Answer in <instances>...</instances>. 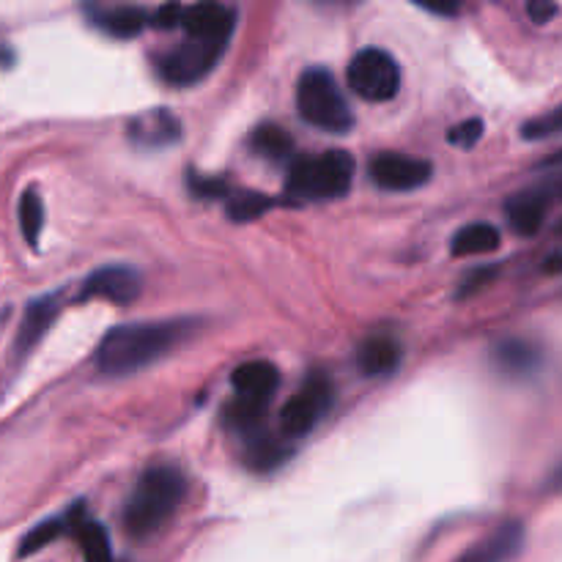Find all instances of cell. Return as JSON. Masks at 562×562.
<instances>
[{
	"instance_id": "3",
	"label": "cell",
	"mask_w": 562,
	"mask_h": 562,
	"mask_svg": "<svg viewBox=\"0 0 562 562\" xmlns=\"http://www.w3.org/2000/svg\"><path fill=\"white\" fill-rule=\"evenodd\" d=\"M355 168V157L340 148L296 157L289 168L285 192L296 201H335L351 190Z\"/></svg>"
},
{
	"instance_id": "9",
	"label": "cell",
	"mask_w": 562,
	"mask_h": 562,
	"mask_svg": "<svg viewBox=\"0 0 562 562\" xmlns=\"http://www.w3.org/2000/svg\"><path fill=\"white\" fill-rule=\"evenodd\" d=\"M143 278L132 267H104L97 269L91 278L82 283L80 296L86 300H108L115 305H130L140 296Z\"/></svg>"
},
{
	"instance_id": "7",
	"label": "cell",
	"mask_w": 562,
	"mask_h": 562,
	"mask_svg": "<svg viewBox=\"0 0 562 562\" xmlns=\"http://www.w3.org/2000/svg\"><path fill=\"white\" fill-rule=\"evenodd\" d=\"M349 86L366 102H390L401 91L398 60L384 49H362L349 64Z\"/></svg>"
},
{
	"instance_id": "11",
	"label": "cell",
	"mask_w": 562,
	"mask_h": 562,
	"mask_svg": "<svg viewBox=\"0 0 562 562\" xmlns=\"http://www.w3.org/2000/svg\"><path fill=\"white\" fill-rule=\"evenodd\" d=\"M187 36L190 38H228L236 25V11L223 3H195L187 5L181 16Z\"/></svg>"
},
{
	"instance_id": "18",
	"label": "cell",
	"mask_w": 562,
	"mask_h": 562,
	"mask_svg": "<svg viewBox=\"0 0 562 562\" xmlns=\"http://www.w3.org/2000/svg\"><path fill=\"white\" fill-rule=\"evenodd\" d=\"M80 514L82 510L77 508L75 516H69V521H66V530L75 536L82 558H86V562H113L108 530H104L99 521L86 519V516H80Z\"/></svg>"
},
{
	"instance_id": "21",
	"label": "cell",
	"mask_w": 562,
	"mask_h": 562,
	"mask_svg": "<svg viewBox=\"0 0 562 562\" xmlns=\"http://www.w3.org/2000/svg\"><path fill=\"white\" fill-rule=\"evenodd\" d=\"M97 22L110 33V36L132 38L148 25V14L140 5H115V9L102 11V14L97 16Z\"/></svg>"
},
{
	"instance_id": "23",
	"label": "cell",
	"mask_w": 562,
	"mask_h": 562,
	"mask_svg": "<svg viewBox=\"0 0 562 562\" xmlns=\"http://www.w3.org/2000/svg\"><path fill=\"white\" fill-rule=\"evenodd\" d=\"M272 206H278V201L261 195V192H236L234 198H228V217L234 223H250V220H258Z\"/></svg>"
},
{
	"instance_id": "16",
	"label": "cell",
	"mask_w": 562,
	"mask_h": 562,
	"mask_svg": "<svg viewBox=\"0 0 562 562\" xmlns=\"http://www.w3.org/2000/svg\"><path fill=\"white\" fill-rule=\"evenodd\" d=\"M130 137L140 146H168L181 137V124L168 110H148L130 121Z\"/></svg>"
},
{
	"instance_id": "8",
	"label": "cell",
	"mask_w": 562,
	"mask_h": 562,
	"mask_svg": "<svg viewBox=\"0 0 562 562\" xmlns=\"http://www.w3.org/2000/svg\"><path fill=\"white\" fill-rule=\"evenodd\" d=\"M434 176V168L428 159L406 157V154L382 151L371 159V179L382 190L409 192L417 187L428 184Z\"/></svg>"
},
{
	"instance_id": "17",
	"label": "cell",
	"mask_w": 562,
	"mask_h": 562,
	"mask_svg": "<svg viewBox=\"0 0 562 562\" xmlns=\"http://www.w3.org/2000/svg\"><path fill=\"white\" fill-rule=\"evenodd\" d=\"M58 311H60V305L55 296H42V300H33L31 305H27L25 316H22L20 329H16L14 349L20 351V355H27V351H31L33 346H36L38 340L47 335V329L53 327Z\"/></svg>"
},
{
	"instance_id": "6",
	"label": "cell",
	"mask_w": 562,
	"mask_h": 562,
	"mask_svg": "<svg viewBox=\"0 0 562 562\" xmlns=\"http://www.w3.org/2000/svg\"><path fill=\"white\" fill-rule=\"evenodd\" d=\"M228 38H190L187 36L179 47L159 58L157 69L170 86H195L223 58Z\"/></svg>"
},
{
	"instance_id": "13",
	"label": "cell",
	"mask_w": 562,
	"mask_h": 562,
	"mask_svg": "<svg viewBox=\"0 0 562 562\" xmlns=\"http://www.w3.org/2000/svg\"><path fill=\"white\" fill-rule=\"evenodd\" d=\"M401 357H404V351L393 335H371L357 349V368H360L362 376L382 379L395 373V368L401 366Z\"/></svg>"
},
{
	"instance_id": "22",
	"label": "cell",
	"mask_w": 562,
	"mask_h": 562,
	"mask_svg": "<svg viewBox=\"0 0 562 562\" xmlns=\"http://www.w3.org/2000/svg\"><path fill=\"white\" fill-rule=\"evenodd\" d=\"M250 146L256 148V154H261V157L280 162V159H289L291 151H294V137L278 124H261L252 130Z\"/></svg>"
},
{
	"instance_id": "34",
	"label": "cell",
	"mask_w": 562,
	"mask_h": 562,
	"mask_svg": "<svg viewBox=\"0 0 562 562\" xmlns=\"http://www.w3.org/2000/svg\"><path fill=\"white\" fill-rule=\"evenodd\" d=\"M541 165H543V168H558V165H562V148H560V151H554L552 157L543 159Z\"/></svg>"
},
{
	"instance_id": "2",
	"label": "cell",
	"mask_w": 562,
	"mask_h": 562,
	"mask_svg": "<svg viewBox=\"0 0 562 562\" xmlns=\"http://www.w3.org/2000/svg\"><path fill=\"white\" fill-rule=\"evenodd\" d=\"M187 497V477L176 467L157 464L146 470L132 488L124 508V527L132 538L143 541L168 525Z\"/></svg>"
},
{
	"instance_id": "26",
	"label": "cell",
	"mask_w": 562,
	"mask_h": 562,
	"mask_svg": "<svg viewBox=\"0 0 562 562\" xmlns=\"http://www.w3.org/2000/svg\"><path fill=\"white\" fill-rule=\"evenodd\" d=\"M60 532H66L64 519H49V521H42V525H36L25 538H22L20 558H27V554H36L38 549L49 547L55 538H60Z\"/></svg>"
},
{
	"instance_id": "24",
	"label": "cell",
	"mask_w": 562,
	"mask_h": 562,
	"mask_svg": "<svg viewBox=\"0 0 562 562\" xmlns=\"http://www.w3.org/2000/svg\"><path fill=\"white\" fill-rule=\"evenodd\" d=\"M285 450H283V439H272V437H252L250 439V450H247V464L258 472H267L272 467L283 464Z\"/></svg>"
},
{
	"instance_id": "14",
	"label": "cell",
	"mask_w": 562,
	"mask_h": 562,
	"mask_svg": "<svg viewBox=\"0 0 562 562\" xmlns=\"http://www.w3.org/2000/svg\"><path fill=\"white\" fill-rule=\"evenodd\" d=\"M231 384H234L236 395L252 401H263L269 404L280 384V371L267 360H250L241 362L234 373H231Z\"/></svg>"
},
{
	"instance_id": "4",
	"label": "cell",
	"mask_w": 562,
	"mask_h": 562,
	"mask_svg": "<svg viewBox=\"0 0 562 562\" xmlns=\"http://www.w3.org/2000/svg\"><path fill=\"white\" fill-rule=\"evenodd\" d=\"M296 110L311 126L333 135H344L355 126V113L346 102L335 77L322 66L302 71L296 82Z\"/></svg>"
},
{
	"instance_id": "28",
	"label": "cell",
	"mask_w": 562,
	"mask_h": 562,
	"mask_svg": "<svg viewBox=\"0 0 562 562\" xmlns=\"http://www.w3.org/2000/svg\"><path fill=\"white\" fill-rule=\"evenodd\" d=\"M483 137V121L481 119H470V121H461L450 130L448 140L459 148H472L477 140Z\"/></svg>"
},
{
	"instance_id": "27",
	"label": "cell",
	"mask_w": 562,
	"mask_h": 562,
	"mask_svg": "<svg viewBox=\"0 0 562 562\" xmlns=\"http://www.w3.org/2000/svg\"><path fill=\"white\" fill-rule=\"evenodd\" d=\"M562 132V104H558L554 110H549V113L538 115V119L527 121L525 126H521V137L525 140H547V137H554Z\"/></svg>"
},
{
	"instance_id": "10",
	"label": "cell",
	"mask_w": 562,
	"mask_h": 562,
	"mask_svg": "<svg viewBox=\"0 0 562 562\" xmlns=\"http://www.w3.org/2000/svg\"><path fill=\"white\" fill-rule=\"evenodd\" d=\"M521 547H525V525L521 521H505L492 536L467 549L456 562H510L521 552Z\"/></svg>"
},
{
	"instance_id": "29",
	"label": "cell",
	"mask_w": 562,
	"mask_h": 562,
	"mask_svg": "<svg viewBox=\"0 0 562 562\" xmlns=\"http://www.w3.org/2000/svg\"><path fill=\"white\" fill-rule=\"evenodd\" d=\"M494 278H497V269H494V267H481V269H475V272H470L464 278V283H461L459 300H467V296H472V294H477V291H483L488 283H492Z\"/></svg>"
},
{
	"instance_id": "5",
	"label": "cell",
	"mask_w": 562,
	"mask_h": 562,
	"mask_svg": "<svg viewBox=\"0 0 562 562\" xmlns=\"http://www.w3.org/2000/svg\"><path fill=\"white\" fill-rule=\"evenodd\" d=\"M335 384L324 371H313L302 387L285 401L280 409V434L285 439H300L318 426L324 415L333 409Z\"/></svg>"
},
{
	"instance_id": "15",
	"label": "cell",
	"mask_w": 562,
	"mask_h": 562,
	"mask_svg": "<svg viewBox=\"0 0 562 562\" xmlns=\"http://www.w3.org/2000/svg\"><path fill=\"white\" fill-rule=\"evenodd\" d=\"M549 206H552V203L541 195L538 187L516 192V195L508 201V206H505L508 225L519 236H536L538 231L543 228V220H547Z\"/></svg>"
},
{
	"instance_id": "19",
	"label": "cell",
	"mask_w": 562,
	"mask_h": 562,
	"mask_svg": "<svg viewBox=\"0 0 562 562\" xmlns=\"http://www.w3.org/2000/svg\"><path fill=\"white\" fill-rule=\"evenodd\" d=\"M499 231L492 223H472L464 225L450 241V252L459 258L467 256H486V252L499 250Z\"/></svg>"
},
{
	"instance_id": "35",
	"label": "cell",
	"mask_w": 562,
	"mask_h": 562,
	"mask_svg": "<svg viewBox=\"0 0 562 562\" xmlns=\"http://www.w3.org/2000/svg\"><path fill=\"white\" fill-rule=\"evenodd\" d=\"M552 486H554V488H562V470L558 472V475L552 477Z\"/></svg>"
},
{
	"instance_id": "12",
	"label": "cell",
	"mask_w": 562,
	"mask_h": 562,
	"mask_svg": "<svg viewBox=\"0 0 562 562\" xmlns=\"http://www.w3.org/2000/svg\"><path fill=\"white\" fill-rule=\"evenodd\" d=\"M492 362L503 376L508 379H532L541 371L543 355L536 344L525 338H508L494 346Z\"/></svg>"
},
{
	"instance_id": "33",
	"label": "cell",
	"mask_w": 562,
	"mask_h": 562,
	"mask_svg": "<svg viewBox=\"0 0 562 562\" xmlns=\"http://www.w3.org/2000/svg\"><path fill=\"white\" fill-rule=\"evenodd\" d=\"M536 187H538V190H541V195L547 198L549 203L562 201V173L549 176V179H543L541 184H536Z\"/></svg>"
},
{
	"instance_id": "30",
	"label": "cell",
	"mask_w": 562,
	"mask_h": 562,
	"mask_svg": "<svg viewBox=\"0 0 562 562\" xmlns=\"http://www.w3.org/2000/svg\"><path fill=\"white\" fill-rule=\"evenodd\" d=\"M181 16H184V5L165 3V5H159L157 14H154L148 22H151V25H157V27H162V31H168V27L181 25Z\"/></svg>"
},
{
	"instance_id": "32",
	"label": "cell",
	"mask_w": 562,
	"mask_h": 562,
	"mask_svg": "<svg viewBox=\"0 0 562 562\" xmlns=\"http://www.w3.org/2000/svg\"><path fill=\"white\" fill-rule=\"evenodd\" d=\"M527 14H530V20L536 22V25H547V22L558 14V5L543 3V0H532V3H527Z\"/></svg>"
},
{
	"instance_id": "20",
	"label": "cell",
	"mask_w": 562,
	"mask_h": 562,
	"mask_svg": "<svg viewBox=\"0 0 562 562\" xmlns=\"http://www.w3.org/2000/svg\"><path fill=\"white\" fill-rule=\"evenodd\" d=\"M267 406L263 401H252V398H241V395H234L231 404L223 409V420L231 431L239 434H256L261 428L263 417H267Z\"/></svg>"
},
{
	"instance_id": "25",
	"label": "cell",
	"mask_w": 562,
	"mask_h": 562,
	"mask_svg": "<svg viewBox=\"0 0 562 562\" xmlns=\"http://www.w3.org/2000/svg\"><path fill=\"white\" fill-rule=\"evenodd\" d=\"M20 225L27 245L36 247L38 236H42V228H44V203L33 190H27L20 201Z\"/></svg>"
},
{
	"instance_id": "1",
	"label": "cell",
	"mask_w": 562,
	"mask_h": 562,
	"mask_svg": "<svg viewBox=\"0 0 562 562\" xmlns=\"http://www.w3.org/2000/svg\"><path fill=\"white\" fill-rule=\"evenodd\" d=\"M195 329L190 318H165V322H137L110 329L97 349V371L104 376H126L151 362L162 360Z\"/></svg>"
},
{
	"instance_id": "31",
	"label": "cell",
	"mask_w": 562,
	"mask_h": 562,
	"mask_svg": "<svg viewBox=\"0 0 562 562\" xmlns=\"http://www.w3.org/2000/svg\"><path fill=\"white\" fill-rule=\"evenodd\" d=\"M190 187L201 198H220V195H225V181H220V179H203V176H192Z\"/></svg>"
}]
</instances>
